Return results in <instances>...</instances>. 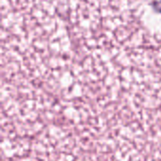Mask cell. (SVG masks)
Listing matches in <instances>:
<instances>
[{
    "mask_svg": "<svg viewBox=\"0 0 161 161\" xmlns=\"http://www.w3.org/2000/svg\"><path fill=\"white\" fill-rule=\"evenodd\" d=\"M153 8L157 11H158L159 13H161V1H156V2H154L153 3Z\"/></svg>",
    "mask_w": 161,
    "mask_h": 161,
    "instance_id": "1",
    "label": "cell"
}]
</instances>
